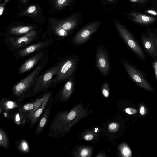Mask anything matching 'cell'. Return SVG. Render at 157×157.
<instances>
[{
    "mask_svg": "<svg viewBox=\"0 0 157 157\" xmlns=\"http://www.w3.org/2000/svg\"><path fill=\"white\" fill-rule=\"evenodd\" d=\"M129 15L134 21L141 24L147 25L155 20V18L153 17L140 13H129Z\"/></svg>",
    "mask_w": 157,
    "mask_h": 157,
    "instance_id": "9a60e30c",
    "label": "cell"
},
{
    "mask_svg": "<svg viewBox=\"0 0 157 157\" xmlns=\"http://www.w3.org/2000/svg\"><path fill=\"white\" fill-rule=\"evenodd\" d=\"M34 29L32 26H23L13 27L9 28L3 34L4 38L16 37L24 35Z\"/></svg>",
    "mask_w": 157,
    "mask_h": 157,
    "instance_id": "4fadbf2b",
    "label": "cell"
},
{
    "mask_svg": "<svg viewBox=\"0 0 157 157\" xmlns=\"http://www.w3.org/2000/svg\"><path fill=\"white\" fill-rule=\"evenodd\" d=\"M36 8L35 6H33L29 7L27 10V12L29 13H34L36 11Z\"/></svg>",
    "mask_w": 157,
    "mask_h": 157,
    "instance_id": "484cf974",
    "label": "cell"
},
{
    "mask_svg": "<svg viewBox=\"0 0 157 157\" xmlns=\"http://www.w3.org/2000/svg\"><path fill=\"white\" fill-rule=\"evenodd\" d=\"M108 86V84L107 82H104L103 86L104 88L103 89L102 91L103 95L106 97H108L109 95V92L106 89Z\"/></svg>",
    "mask_w": 157,
    "mask_h": 157,
    "instance_id": "603a6c76",
    "label": "cell"
},
{
    "mask_svg": "<svg viewBox=\"0 0 157 157\" xmlns=\"http://www.w3.org/2000/svg\"><path fill=\"white\" fill-rule=\"evenodd\" d=\"M93 138V136L91 134L86 135L84 137L85 140H92Z\"/></svg>",
    "mask_w": 157,
    "mask_h": 157,
    "instance_id": "e575fe53",
    "label": "cell"
},
{
    "mask_svg": "<svg viewBox=\"0 0 157 157\" xmlns=\"http://www.w3.org/2000/svg\"><path fill=\"white\" fill-rule=\"evenodd\" d=\"M10 119L12 120L17 125L22 126L21 117L19 109L14 113L11 115Z\"/></svg>",
    "mask_w": 157,
    "mask_h": 157,
    "instance_id": "7402d4cb",
    "label": "cell"
},
{
    "mask_svg": "<svg viewBox=\"0 0 157 157\" xmlns=\"http://www.w3.org/2000/svg\"><path fill=\"white\" fill-rule=\"evenodd\" d=\"M59 62L38 76L35 80L26 98L35 96L55 86L54 80L59 66Z\"/></svg>",
    "mask_w": 157,
    "mask_h": 157,
    "instance_id": "7a4b0ae2",
    "label": "cell"
},
{
    "mask_svg": "<svg viewBox=\"0 0 157 157\" xmlns=\"http://www.w3.org/2000/svg\"><path fill=\"white\" fill-rule=\"evenodd\" d=\"M52 95L51 93L47 91L40 98L32 102L25 103L21 105L19 109L21 117L22 126H24L27 120L29 121L34 111L38 108L48 98Z\"/></svg>",
    "mask_w": 157,
    "mask_h": 157,
    "instance_id": "ba28073f",
    "label": "cell"
},
{
    "mask_svg": "<svg viewBox=\"0 0 157 157\" xmlns=\"http://www.w3.org/2000/svg\"><path fill=\"white\" fill-rule=\"evenodd\" d=\"M75 81L74 75L66 80L59 94L61 99H65L70 94L74 86Z\"/></svg>",
    "mask_w": 157,
    "mask_h": 157,
    "instance_id": "e0dca14e",
    "label": "cell"
},
{
    "mask_svg": "<svg viewBox=\"0 0 157 157\" xmlns=\"http://www.w3.org/2000/svg\"><path fill=\"white\" fill-rule=\"evenodd\" d=\"M4 10V7L1 5V6L0 7V15L1 16L3 14V11Z\"/></svg>",
    "mask_w": 157,
    "mask_h": 157,
    "instance_id": "d590c367",
    "label": "cell"
},
{
    "mask_svg": "<svg viewBox=\"0 0 157 157\" xmlns=\"http://www.w3.org/2000/svg\"><path fill=\"white\" fill-rule=\"evenodd\" d=\"M146 12L149 14L154 16L157 15V12L153 10H149L146 11Z\"/></svg>",
    "mask_w": 157,
    "mask_h": 157,
    "instance_id": "d6a6232c",
    "label": "cell"
},
{
    "mask_svg": "<svg viewBox=\"0 0 157 157\" xmlns=\"http://www.w3.org/2000/svg\"><path fill=\"white\" fill-rule=\"evenodd\" d=\"M145 108L144 106H141L140 109V113L142 115H144L145 114Z\"/></svg>",
    "mask_w": 157,
    "mask_h": 157,
    "instance_id": "1f68e13d",
    "label": "cell"
},
{
    "mask_svg": "<svg viewBox=\"0 0 157 157\" xmlns=\"http://www.w3.org/2000/svg\"><path fill=\"white\" fill-rule=\"evenodd\" d=\"M48 51L46 49L36 53L27 60L20 67L18 73L23 74L32 69L48 56Z\"/></svg>",
    "mask_w": 157,
    "mask_h": 157,
    "instance_id": "8fae6325",
    "label": "cell"
},
{
    "mask_svg": "<svg viewBox=\"0 0 157 157\" xmlns=\"http://www.w3.org/2000/svg\"><path fill=\"white\" fill-rule=\"evenodd\" d=\"M56 41L53 39H44L43 40L33 43L13 53L17 59L23 58L32 54L45 49Z\"/></svg>",
    "mask_w": 157,
    "mask_h": 157,
    "instance_id": "9c48e42d",
    "label": "cell"
},
{
    "mask_svg": "<svg viewBox=\"0 0 157 157\" xmlns=\"http://www.w3.org/2000/svg\"><path fill=\"white\" fill-rule=\"evenodd\" d=\"M21 102L15 101L7 98H4L1 100L0 102V113L6 115V117L10 116V113L19 106Z\"/></svg>",
    "mask_w": 157,
    "mask_h": 157,
    "instance_id": "5bb4252c",
    "label": "cell"
},
{
    "mask_svg": "<svg viewBox=\"0 0 157 157\" xmlns=\"http://www.w3.org/2000/svg\"><path fill=\"white\" fill-rule=\"evenodd\" d=\"M123 152L125 156H130L132 155L131 151L129 148L125 147L123 150Z\"/></svg>",
    "mask_w": 157,
    "mask_h": 157,
    "instance_id": "d4e9b609",
    "label": "cell"
},
{
    "mask_svg": "<svg viewBox=\"0 0 157 157\" xmlns=\"http://www.w3.org/2000/svg\"><path fill=\"white\" fill-rule=\"evenodd\" d=\"M51 108H46L42 117L36 127L35 133L38 135L43 131L47 125L51 111Z\"/></svg>",
    "mask_w": 157,
    "mask_h": 157,
    "instance_id": "ac0fdd59",
    "label": "cell"
},
{
    "mask_svg": "<svg viewBox=\"0 0 157 157\" xmlns=\"http://www.w3.org/2000/svg\"><path fill=\"white\" fill-rule=\"evenodd\" d=\"M96 66L100 72L104 76H107L111 70L108 51L102 44L98 45L96 52Z\"/></svg>",
    "mask_w": 157,
    "mask_h": 157,
    "instance_id": "30bf717a",
    "label": "cell"
},
{
    "mask_svg": "<svg viewBox=\"0 0 157 157\" xmlns=\"http://www.w3.org/2000/svg\"><path fill=\"white\" fill-rule=\"evenodd\" d=\"M69 0H57V3L60 6L65 5L68 3Z\"/></svg>",
    "mask_w": 157,
    "mask_h": 157,
    "instance_id": "83f0119b",
    "label": "cell"
},
{
    "mask_svg": "<svg viewBox=\"0 0 157 157\" xmlns=\"http://www.w3.org/2000/svg\"><path fill=\"white\" fill-rule=\"evenodd\" d=\"M121 61L127 73L136 84L148 91H153L152 87L139 68L124 59H121Z\"/></svg>",
    "mask_w": 157,
    "mask_h": 157,
    "instance_id": "8992f818",
    "label": "cell"
},
{
    "mask_svg": "<svg viewBox=\"0 0 157 157\" xmlns=\"http://www.w3.org/2000/svg\"><path fill=\"white\" fill-rule=\"evenodd\" d=\"M48 59L47 56L27 76L13 86L12 88V95L16 101L22 102L26 98L35 80L48 63Z\"/></svg>",
    "mask_w": 157,
    "mask_h": 157,
    "instance_id": "6da1fadb",
    "label": "cell"
},
{
    "mask_svg": "<svg viewBox=\"0 0 157 157\" xmlns=\"http://www.w3.org/2000/svg\"><path fill=\"white\" fill-rule=\"evenodd\" d=\"M39 38L37 32L33 30L18 36L4 38L3 43L7 49L13 53L33 44Z\"/></svg>",
    "mask_w": 157,
    "mask_h": 157,
    "instance_id": "277c9868",
    "label": "cell"
},
{
    "mask_svg": "<svg viewBox=\"0 0 157 157\" xmlns=\"http://www.w3.org/2000/svg\"><path fill=\"white\" fill-rule=\"evenodd\" d=\"M117 126L116 123H112L109 125L108 128L110 130H113L115 129L116 128Z\"/></svg>",
    "mask_w": 157,
    "mask_h": 157,
    "instance_id": "f546056e",
    "label": "cell"
},
{
    "mask_svg": "<svg viewBox=\"0 0 157 157\" xmlns=\"http://www.w3.org/2000/svg\"><path fill=\"white\" fill-rule=\"evenodd\" d=\"M115 27L126 45L140 60L144 62L146 56L139 43L130 32L117 21L114 20Z\"/></svg>",
    "mask_w": 157,
    "mask_h": 157,
    "instance_id": "5b68a950",
    "label": "cell"
},
{
    "mask_svg": "<svg viewBox=\"0 0 157 157\" xmlns=\"http://www.w3.org/2000/svg\"><path fill=\"white\" fill-rule=\"evenodd\" d=\"M156 46H157V37L156 39Z\"/></svg>",
    "mask_w": 157,
    "mask_h": 157,
    "instance_id": "74e56055",
    "label": "cell"
},
{
    "mask_svg": "<svg viewBox=\"0 0 157 157\" xmlns=\"http://www.w3.org/2000/svg\"><path fill=\"white\" fill-rule=\"evenodd\" d=\"M15 144L17 150L20 153L26 154L30 151V147L28 142L24 139L17 141Z\"/></svg>",
    "mask_w": 157,
    "mask_h": 157,
    "instance_id": "ffe728a7",
    "label": "cell"
},
{
    "mask_svg": "<svg viewBox=\"0 0 157 157\" xmlns=\"http://www.w3.org/2000/svg\"><path fill=\"white\" fill-rule=\"evenodd\" d=\"M126 113L129 114L133 115L137 113V111L136 109L132 108H128L125 109Z\"/></svg>",
    "mask_w": 157,
    "mask_h": 157,
    "instance_id": "cb8c5ba5",
    "label": "cell"
},
{
    "mask_svg": "<svg viewBox=\"0 0 157 157\" xmlns=\"http://www.w3.org/2000/svg\"><path fill=\"white\" fill-rule=\"evenodd\" d=\"M88 154V151L86 149H82L80 153L82 157H85L87 156Z\"/></svg>",
    "mask_w": 157,
    "mask_h": 157,
    "instance_id": "f1b7e54d",
    "label": "cell"
},
{
    "mask_svg": "<svg viewBox=\"0 0 157 157\" xmlns=\"http://www.w3.org/2000/svg\"><path fill=\"white\" fill-rule=\"evenodd\" d=\"M79 60V57L74 55L61 59L54 80L55 86L75 75Z\"/></svg>",
    "mask_w": 157,
    "mask_h": 157,
    "instance_id": "3957f363",
    "label": "cell"
},
{
    "mask_svg": "<svg viewBox=\"0 0 157 157\" xmlns=\"http://www.w3.org/2000/svg\"><path fill=\"white\" fill-rule=\"evenodd\" d=\"M132 2L137 3H144L146 1V0H130Z\"/></svg>",
    "mask_w": 157,
    "mask_h": 157,
    "instance_id": "836d02e7",
    "label": "cell"
},
{
    "mask_svg": "<svg viewBox=\"0 0 157 157\" xmlns=\"http://www.w3.org/2000/svg\"><path fill=\"white\" fill-rule=\"evenodd\" d=\"M9 141L8 135L2 128H0V146L5 149L9 148Z\"/></svg>",
    "mask_w": 157,
    "mask_h": 157,
    "instance_id": "44dd1931",
    "label": "cell"
},
{
    "mask_svg": "<svg viewBox=\"0 0 157 157\" xmlns=\"http://www.w3.org/2000/svg\"><path fill=\"white\" fill-rule=\"evenodd\" d=\"M50 97L46 99L41 105L33 114L29 121L30 123V127L31 128H32L36 123L45 108Z\"/></svg>",
    "mask_w": 157,
    "mask_h": 157,
    "instance_id": "d6986e66",
    "label": "cell"
},
{
    "mask_svg": "<svg viewBox=\"0 0 157 157\" xmlns=\"http://www.w3.org/2000/svg\"><path fill=\"white\" fill-rule=\"evenodd\" d=\"M153 68L157 79V62L155 61L153 63Z\"/></svg>",
    "mask_w": 157,
    "mask_h": 157,
    "instance_id": "4dcf8cb0",
    "label": "cell"
},
{
    "mask_svg": "<svg viewBox=\"0 0 157 157\" xmlns=\"http://www.w3.org/2000/svg\"><path fill=\"white\" fill-rule=\"evenodd\" d=\"M78 22L76 16L75 15L68 20L60 23L57 26L53 27V29H62L70 33V32L74 29L77 25Z\"/></svg>",
    "mask_w": 157,
    "mask_h": 157,
    "instance_id": "2e32d148",
    "label": "cell"
},
{
    "mask_svg": "<svg viewBox=\"0 0 157 157\" xmlns=\"http://www.w3.org/2000/svg\"><path fill=\"white\" fill-rule=\"evenodd\" d=\"M76 116V113L74 111L70 112L67 115V117L70 120H72Z\"/></svg>",
    "mask_w": 157,
    "mask_h": 157,
    "instance_id": "4316f807",
    "label": "cell"
},
{
    "mask_svg": "<svg viewBox=\"0 0 157 157\" xmlns=\"http://www.w3.org/2000/svg\"><path fill=\"white\" fill-rule=\"evenodd\" d=\"M156 38V36L154 35L151 31L148 33H143L141 36V41L144 48L155 60L157 54Z\"/></svg>",
    "mask_w": 157,
    "mask_h": 157,
    "instance_id": "7c38bea8",
    "label": "cell"
},
{
    "mask_svg": "<svg viewBox=\"0 0 157 157\" xmlns=\"http://www.w3.org/2000/svg\"><path fill=\"white\" fill-rule=\"evenodd\" d=\"M28 0H21V1L23 3H26L27 2Z\"/></svg>",
    "mask_w": 157,
    "mask_h": 157,
    "instance_id": "8d00e7d4",
    "label": "cell"
},
{
    "mask_svg": "<svg viewBox=\"0 0 157 157\" xmlns=\"http://www.w3.org/2000/svg\"><path fill=\"white\" fill-rule=\"evenodd\" d=\"M101 23V21H94L89 23L79 30L72 37L71 43L75 46L84 44L90 36L98 30Z\"/></svg>",
    "mask_w": 157,
    "mask_h": 157,
    "instance_id": "52a82bcc",
    "label": "cell"
}]
</instances>
